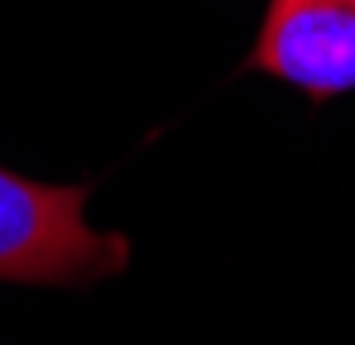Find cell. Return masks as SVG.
I'll list each match as a JSON object with an SVG mask.
<instances>
[{
  "label": "cell",
  "instance_id": "6da1fadb",
  "mask_svg": "<svg viewBox=\"0 0 355 345\" xmlns=\"http://www.w3.org/2000/svg\"><path fill=\"white\" fill-rule=\"evenodd\" d=\"M125 259L130 240L87 221V187L0 168V283L82 288L120 274Z\"/></svg>",
  "mask_w": 355,
  "mask_h": 345
},
{
  "label": "cell",
  "instance_id": "7a4b0ae2",
  "mask_svg": "<svg viewBox=\"0 0 355 345\" xmlns=\"http://www.w3.org/2000/svg\"><path fill=\"white\" fill-rule=\"evenodd\" d=\"M250 62L307 96L355 91V0H269Z\"/></svg>",
  "mask_w": 355,
  "mask_h": 345
}]
</instances>
